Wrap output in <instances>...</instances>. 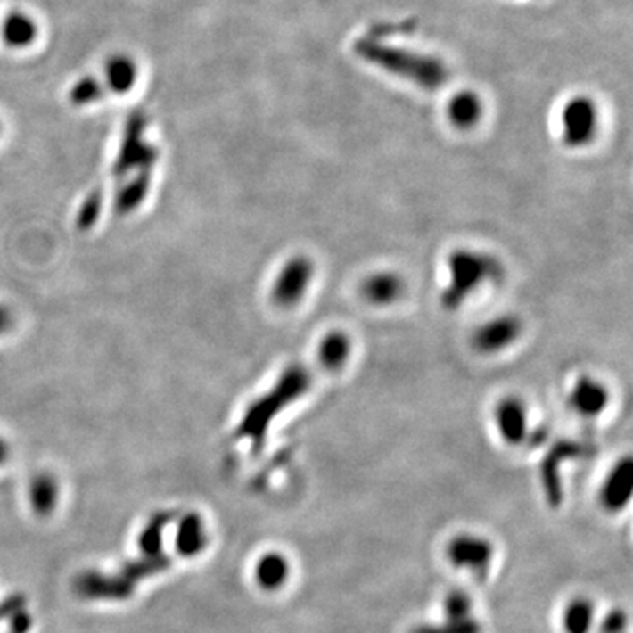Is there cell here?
Here are the masks:
<instances>
[{"label":"cell","mask_w":633,"mask_h":633,"mask_svg":"<svg viewBox=\"0 0 633 633\" xmlns=\"http://www.w3.org/2000/svg\"><path fill=\"white\" fill-rule=\"evenodd\" d=\"M521 334V322L512 316H497L481 325L473 334V345L482 354H497L510 347Z\"/></svg>","instance_id":"52a82bcc"},{"label":"cell","mask_w":633,"mask_h":633,"mask_svg":"<svg viewBox=\"0 0 633 633\" xmlns=\"http://www.w3.org/2000/svg\"><path fill=\"white\" fill-rule=\"evenodd\" d=\"M448 119L450 122L459 128H470L475 126L481 117H482V104L477 95L470 92L457 94L450 103H448Z\"/></svg>","instance_id":"e0dca14e"},{"label":"cell","mask_w":633,"mask_h":633,"mask_svg":"<svg viewBox=\"0 0 633 633\" xmlns=\"http://www.w3.org/2000/svg\"><path fill=\"white\" fill-rule=\"evenodd\" d=\"M137 76V67L126 55H115L106 63V79L111 90L127 92L132 88Z\"/></svg>","instance_id":"ac0fdd59"},{"label":"cell","mask_w":633,"mask_h":633,"mask_svg":"<svg viewBox=\"0 0 633 633\" xmlns=\"http://www.w3.org/2000/svg\"><path fill=\"white\" fill-rule=\"evenodd\" d=\"M633 488V464L630 459L620 461L604 482L600 500L607 510H621L630 502Z\"/></svg>","instance_id":"ba28073f"},{"label":"cell","mask_w":633,"mask_h":633,"mask_svg":"<svg viewBox=\"0 0 633 633\" xmlns=\"http://www.w3.org/2000/svg\"><path fill=\"white\" fill-rule=\"evenodd\" d=\"M76 589L86 598H126L130 595L127 577H108L101 573H85L78 579Z\"/></svg>","instance_id":"8fae6325"},{"label":"cell","mask_w":633,"mask_h":633,"mask_svg":"<svg viewBox=\"0 0 633 633\" xmlns=\"http://www.w3.org/2000/svg\"><path fill=\"white\" fill-rule=\"evenodd\" d=\"M208 535L202 519L197 514H189L180 521L177 533V549L182 556L192 558L204 551Z\"/></svg>","instance_id":"5bb4252c"},{"label":"cell","mask_w":633,"mask_h":633,"mask_svg":"<svg viewBox=\"0 0 633 633\" xmlns=\"http://www.w3.org/2000/svg\"><path fill=\"white\" fill-rule=\"evenodd\" d=\"M403 280L394 273H375L363 284V296L374 305H390L401 298Z\"/></svg>","instance_id":"7c38bea8"},{"label":"cell","mask_w":633,"mask_h":633,"mask_svg":"<svg viewBox=\"0 0 633 633\" xmlns=\"http://www.w3.org/2000/svg\"><path fill=\"white\" fill-rule=\"evenodd\" d=\"M596 122L595 104L586 97L573 99L563 111V141L569 146L588 144L595 137Z\"/></svg>","instance_id":"8992f818"},{"label":"cell","mask_w":633,"mask_h":633,"mask_svg":"<svg viewBox=\"0 0 633 633\" xmlns=\"http://www.w3.org/2000/svg\"><path fill=\"white\" fill-rule=\"evenodd\" d=\"M595 620V607L586 598L570 602L563 614V629L567 633H589Z\"/></svg>","instance_id":"d6986e66"},{"label":"cell","mask_w":633,"mask_h":633,"mask_svg":"<svg viewBox=\"0 0 633 633\" xmlns=\"http://www.w3.org/2000/svg\"><path fill=\"white\" fill-rule=\"evenodd\" d=\"M314 262L307 257L291 259L275 284V300L282 307H292L300 303L314 280Z\"/></svg>","instance_id":"277c9868"},{"label":"cell","mask_w":633,"mask_h":633,"mask_svg":"<svg viewBox=\"0 0 633 633\" xmlns=\"http://www.w3.org/2000/svg\"><path fill=\"white\" fill-rule=\"evenodd\" d=\"M412 633H481V625L473 618L459 620V621L447 620V623L443 625L419 627Z\"/></svg>","instance_id":"603a6c76"},{"label":"cell","mask_w":633,"mask_h":633,"mask_svg":"<svg viewBox=\"0 0 633 633\" xmlns=\"http://www.w3.org/2000/svg\"><path fill=\"white\" fill-rule=\"evenodd\" d=\"M312 385V375L303 366L289 368L273 392L259 403V407L251 412L247 419V432L252 439H262V433L269 421L284 410L287 405L301 398Z\"/></svg>","instance_id":"3957f363"},{"label":"cell","mask_w":633,"mask_h":633,"mask_svg":"<svg viewBox=\"0 0 633 633\" xmlns=\"http://www.w3.org/2000/svg\"><path fill=\"white\" fill-rule=\"evenodd\" d=\"M101 95V86L97 85L95 79L92 78H85L81 79L79 83H76V86L72 88V99L76 103H90V101H95V97Z\"/></svg>","instance_id":"cb8c5ba5"},{"label":"cell","mask_w":633,"mask_h":633,"mask_svg":"<svg viewBox=\"0 0 633 633\" xmlns=\"http://www.w3.org/2000/svg\"><path fill=\"white\" fill-rule=\"evenodd\" d=\"M59 502V488L52 477H37L30 489V504L39 515H48Z\"/></svg>","instance_id":"ffe728a7"},{"label":"cell","mask_w":633,"mask_h":633,"mask_svg":"<svg viewBox=\"0 0 633 633\" xmlns=\"http://www.w3.org/2000/svg\"><path fill=\"white\" fill-rule=\"evenodd\" d=\"M2 457H4V448L0 447V461H2Z\"/></svg>","instance_id":"d4e9b609"},{"label":"cell","mask_w":633,"mask_h":633,"mask_svg":"<svg viewBox=\"0 0 633 633\" xmlns=\"http://www.w3.org/2000/svg\"><path fill=\"white\" fill-rule=\"evenodd\" d=\"M493 546L479 535H457L447 546V558L456 569L481 571L488 569L493 560Z\"/></svg>","instance_id":"5b68a950"},{"label":"cell","mask_w":633,"mask_h":633,"mask_svg":"<svg viewBox=\"0 0 633 633\" xmlns=\"http://www.w3.org/2000/svg\"><path fill=\"white\" fill-rule=\"evenodd\" d=\"M162 524L164 521L153 519L146 530L139 537V547L148 558H159L160 556V546H162Z\"/></svg>","instance_id":"7402d4cb"},{"label":"cell","mask_w":633,"mask_h":633,"mask_svg":"<svg viewBox=\"0 0 633 633\" xmlns=\"http://www.w3.org/2000/svg\"><path fill=\"white\" fill-rule=\"evenodd\" d=\"M497 426L506 443L519 445L528 435V415L517 398H506L497 408Z\"/></svg>","instance_id":"30bf717a"},{"label":"cell","mask_w":633,"mask_h":633,"mask_svg":"<svg viewBox=\"0 0 633 633\" xmlns=\"http://www.w3.org/2000/svg\"><path fill=\"white\" fill-rule=\"evenodd\" d=\"M609 403V390L598 380L582 377L577 380L570 392V405L584 417H595L605 410Z\"/></svg>","instance_id":"9c48e42d"},{"label":"cell","mask_w":633,"mask_h":633,"mask_svg":"<svg viewBox=\"0 0 633 633\" xmlns=\"http://www.w3.org/2000/svg\"><path fill=\"white\" fill-rule=\"evenodd\" d=\"M443 609H445L447 620H452V621L468 620L470 612H472V598L468 596V593L456 589V591L448 593V596L445 598Z\"/></svg>","instance_id":"44dd1931"},{"label":"cell","mask_w":633,"mask_h":633,"mask_svg":"<svg viewBox=\"0 0 633 633\" xmlns=\"http://www.w3.org/2000/svg\"><path fill=\"white\" fill-rule=\"evenodd\" d=\"M291 575L289 560L278 553L264 555L255 565V580L266 591H276L285 586Z\"/></svg>","instance_id":"4fadbf2b"},{"label":"cell","mask_w":633,"mask_h":633,"mask_svg":"<svg viewBox=\"0 0 633 633\" xmlns=\"http://www.w3.org/2000/svg\"><path fill=\"white\" fill-rule=\"evenodd\" d=\"M36 36H37V25L29 14L21 11H12L4 20L2 39L5 41L7 46L27 48L34 43Z\"/></svg>","instance_id":"9a60e30c"},{"label":"cell","mask_w":633,"mask_h":633,"mask_svg":"<svg viewBox=\"0 0 633 633\" xmlns=\"http://www.w3.org/2000/svg\"><path fill=\"white\" fill-rule=\"evenodd\" d=\"M356 52L361 59L375 63L396 76L410 79L426 90L440 88L447 79V69L442 62L415 55L412 52L383 46L374 39H361L356 45Z\"/></svg>","instance_id":"6da1fadb"},{"label":"cell","mask_w":633,"mask_h":633,"mask_svg":"<svg viewBox=\"0 0 633 633\" xmlns=\"http://www.w3.org/2000/svg\"><path fill=\"white\" fill-rule=\"evenodd\" d=\"M350 340L341 331L325 334L318 345V361L327 370H338L350 356Z\"/></svg>","instance_id":"2e32d148"},{"label":"cell","mask_w":633,"mask_h":633,"mask_svg":"<svg viewBox=\"0 0 633 633\" xmlns=\"http://www.w3.org/2000/svg\"><path fill=\"white\" fill-rule=\"evenodd\" d=\"M504 267L500 260L489 253L475 251H456L448 257L450 282L442 294L443 307L447 310L459 308L473 291L486 282L500 278Z\"/></svg>","instance_id":"7a4b0ae2"}]
</instances>
